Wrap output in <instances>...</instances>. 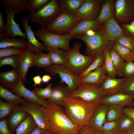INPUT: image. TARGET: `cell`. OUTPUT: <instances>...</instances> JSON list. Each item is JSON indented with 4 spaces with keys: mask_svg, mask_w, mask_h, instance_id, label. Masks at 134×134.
Instances as JSON below:
<instances>
[{
    "mask_svg": "<svg viewBox=\"0 0 134 134\" xmlns=\"http://www.w3.org/2000/svg\"><path fill=\"white\" fill-rule=\"evenodd\" d=\"M41 106L46 116L47 132L51 134H78L80 128L69 119L61 106L49 102L47 107Z\"/></svg>",
    "mask_w": 134,
    "mask_h": 134,
    "instance_id": "cell-1",
    "label": "cell"
},
{
    "mask_svg": "<svg viewBox=\"0 0 134 134\" xmlns=\"http://www.w3.org/2000/svg\"><path fill=\"white\" fill-rule=\"evenodd\" d=\"M100 104L68 97L65 99L62 106L67 117L80 128L89 125L93 115Z\"/></svg>",
    "mask_w": 134,
    "mask_h": 134,
    "instance_id": "cell-2",
    "label": "cell"
},
{
    "mask_svg": "<svg viewBox=\"0 0 134 134\" xmlns=\"http://www.w3.org/2000/svg\"><path fill=\"white\" fill-rule=\"evenodd\" d=\"M82 45L81 42L74 43L70 50L66 51L68 61L65 67L72 73L78 76L88 68L94 59V56L85 55L80 53Z\"/></svg>",
    "mask_w": 134,
    "mask_h": 134,
    "instance_id": "cell-3",
    "label": "cell"
},
{
    "mask_svg": "<svg viewBox=\"0 0 134 134\" xmlns=\"http://www.w3.org/2000/svg\"><path fill=\"white\" fill-rule=\"evenodd\" d=\"M34 32L35 35L43 43L47 51L58 48L68 52L71 49L69 43L73 35L69 33L63 35L55 34L48 31L45 27L42 26Z\"/></svg>",
    "mask_w": 134,
    "mask_h": 134,
    "instance_id": "cell-4",
    "label": "cell"
},
{
    "mask_svg": "<svg viewBox=\"0 0 134 134\" xmlns=\"http://www.w3.org/2000/svg\"><path fill=\"white\" fill-rule=\"evenodd\" d=\"M62 12L61 0H50L39 10L29 14L32 22L41 26H46L51 23Z\"/></svg>",
    "mask_w": 134,
    "mask_h": 134,
    "instance_id": "cell-5",
    "label": "cell"
},
{
    "mask_svg": "<svg viewBox=\"0 0 134 134\" xmlns=\"http://www.w3.org/2000/svg\"><path fill=\"white\" fill-rule=\"evenodd\" d=\"M72 38L81 40L85 43L86 48L85 53L86 55L93 56L100 51L110 50L113 48L115 42L104 39L99 32L92 36L85 34L73 35Z\"/></svg>",
    "mask_w": 134,
    "mask_h": 134,
    "instance_id": "cell-6",
    "label": "cell"
},
{
    "mask_svg": "<svg viewBox=\"0 0 134 134\" xmlns=\"http://www.w3.org/2000/svg\"><path fill=\"white\" fill-rule=\"evenodd\" d=\"M81 19L77 16L62 12L53 22L46 26L45 28L52 33L65 35L68 34Z\"/></svg>",
    "mask_w": 134,
    "mask_h": 134,
    "instance_id": "cell-7",
    "label": "cell"
},
{
    "mask_svg": "<svg viewBox=\"0 0 134 134\" xmlns=\"http://www.w3.org/2000/svg\"><path fill=\"white\" fill-rule=\"evenodd\" d=\"M104 97L100 86L81 83L76 90L70 92L68 97L77 98L85 101L100 104Z\"/></svg>",
    "mask_w": 134,
    "mask_h": 134,
    "instance_id": "cell-8",
    "label": "cell"
},
{
    "mask_svg": "<svg viewBox=\"0 0 134 134\" xmlns=\"http://www.w3.org/2000/svg\"><path fill=\"white\" fill-rule=\"evenodd\" d=\"M45 71L52 76L58 74L61 78V83H66L70 92L77 89L81 83L82 79L72 73L63 65H53L45 68Z\"/></svg>",
    "mask_w": 134,
    "mask_h": 134,
    "instance_id": "cell-9",
    "label": "cell"
},
{
    "mask_svg": "<svg viewBox=\"0 0 134 134\" xmlns=\"http://www.w3.org/2000/svg\"><path fill=\"white\" fill-rule=\"evenodd\" d=\"M3 9L6 14L7 22L4 27V32L0 33V38H11L18 36L26 38L25 33L22 31L19 24L14 21L17 10L13 8L6 6H4Z\"/></svg>",
    "mask_w": 134,
    "mask_h": 134,
    "instance_id": "cell-10",
    "label": "cell"
},
{
    "mask_svg": "<svg viewBox=\"0 0 134 134\" xmlns=\"http://www.w3.org/2000/svg\"><path fill=\"white\" fill-rule=\"evenodd\" d=\"M114 18L118 23L127 24L134 19V0H115Z\"/></svg>",
    "mask_w": 134,
    "mask_h": 134,
    "instance_id": "cell-11",
    "label": "cell"
},
{
    "mask_svg": "<svg viewBox=\"0 0 134 134\" xmlns=\"http://www.w3.org/2000/svg\"><path fill=\"white\" fill-rule=\"evenodd\" d=\"M105 1L85 0L78 11L77 16L81 19L96 20Z\"/></svg>",
    "mask_w": 134,
    "mask_h": 134,
    "instance_id": "cell-12",
    "label": "cell"
},
{
    "mask_svg": "<svg viewBox=\"0 0 134 134\" xmlns=\"http://www.w3.org/2000/svg\"><path fill=\"white\" fill-rule=\"evenodd\" d=\"M30 20L28 14H26L21 17L20 23L26 34L28 44V49L34 54H38L46 50V47L44 44L39 42L35 37L31 26L29 25Z\"/></svg>",
    "mask_w": 134,
    "mask_h": 134,
    "instance_id": "cell-13",
    "label": "cell"
},
{
    "mask_svg": "<svg viewBox=\"0 0 134 134\" xmlns=\"http://www.w3.org/2000/svg\"><path fill=\"white\" fill-rule=\"evenodd\" d=\"M99 32L105 40L116 42L124 34L118 23L113 18L100 24Z\"/></svg>",
    "mask_w": 134,
    "mask_h": 134,
    "instance_id": "cell-14",
    "label": "cell"
},
{
    "mask_svg": "<svg viewBox=\"0 0 134 134\" xmlns=\"http://www.w3.org/2000/svg\"><path fill=\"white\" fill-rule=\"evenodd\" d=\"M20 105L23 110L32 116L37 126L44 131L47 132V126L46 116L41 106L28 101Z\"/></svg>",
    "mask_w": 134,
    "mask_h": 134,
    "instance_id": "cell-15",
    "label": "cell"
},
{
    "mask_svg": "<svg viewBox=\"0 0 134 134\" xmlns=\"http://www.w3.org/2000/svg\"><path fill=\"white\" fill-rule=\"evenodd\" d=\"M126 78H116L107 75L100 86L104 97L108 96L121 92L123 83Z\"/></svg>",
    "mask_w": 134,
    "mask_h": 134,
    "instance_id": "cell-16",
    "label": "cell"
},
{
    "mask_svg": "<svg viewBox=\"0 0 134 134\" xmlns=\"http://www.w3.org/2000/svg\"><path fill=\"white\" fill-rule=\"evenodd\" d=\"M10 90L20 96L23 97L28 101L36 103L40 106L47 107L49 104V102L48 100H40L35 95L32 91L26 88L20 77L17 86Z\"/></svg>",
    "mask_w": 134,
    "mask_h": 134,
    "instance_id": "cell-17",
    "label": "cell"
},
{
    "mask_svg": "<svg viewBox=\"0 0 134 134\" xmlns=\"http://www.w3.org/2000/svg\"><path fill=\"white\" fill-rule=\"evenodd\" d=\"M134 94H127L120 92L111 96L104 97L100 104H121L126 107H134Z\"/></svg>",
    "mask_w": 134,
    "mask_h": 134,
    "instance_id": "cell-18",
    "label": "cell"
},
{
    "mask_svg": "<svg viewBox=\"0 0 134 134\" xmlns=\"http://www.w3.org/2000/svg\"><path fill=\"white\" fill-rule=\"evenodd\" d=\"M34 54V53L27 49L19 56V65L17 70L24 85L25 83L26 77L27 72L29 69L33 66Z\"/></svg>",
    "mask_w": 134,
    "mask_h": 134,
    "instance_id": "cell-19",
    "label": "cell"
},
{
    "mask_svg": "<svg viewBox=\"0 0 134 134\" xmlns=\"http://www.w3.org/2000/svg\"><path fill=\"white\" fill-rule=\"evenodd\" d=\"M108 106V104H100L94 113L89 125L94 131H100L106 122Z\"/></svg>",
    "mask_w": 134,
    "mask_h": 134,
    "instance_id": "cell-20",
    "label": "cell"
},
{
    "mask_svg": "<svg viewBox=\"0 0 134 134\" xmlns=\"http://www.w3.org/2000/svg\"><path fill=\"white\" fill-rule=\"evenodd\" d=\"M70 92L67 86L63 85H56L52 89L49 102L62 106L65 99L68 97Z\"/></svg>",
    "mask_w": 134,
    "mask_h": 134,
    "instance_id": "cell-21",
    "label": "cell"
},
{
    "mask_svg": "<svg viewBox=\"0 0 134 134\" xmlns=\"http://www.w3.org/2000/svg\"><path fill=\"white\" fill-rule=\"evenodd\" d=\"M19 77L17 69L1 72L0 73V86L10 90L17 86Z\"/></svg>",
    "mask_w": 134,
    "mask_h": 134,
    "instance_id": "cell-22",
    "label": "cell"
},
{
    "mask_svg": "<svg viewBox=\"0 0 134 134\" xmlns=\"http://www.w3.org/2000/svg\"><path fill=\"white\" fill-rule=\"evenodd\" d=\"M28 113L23 110L21 105H17L7 119L10 130L12 132L27 117Z\"/></svg>",
    "mask_w": 134,
    "mask_h": 134,
    "instance_id": "cell-23",
    "label": "cell"
},
{
    "mask_svg": "<svg viewBox=\"0 0 134 134\" xmlns=\"http://www.w3.org/2000/svg\"><path fill=\"white\" fill-rule=\"evenodd\" d=\"M100 24L97 20L82 19L69 33L72 35L83 34L88 30L92 29L99 31Z\"/></svg>",
    "mask_w": 134,
    "mask_h": 134,
    "instance_id": "cell-24",
    "label": "cell"
},
{
    "mask_svg": "<svg viewBox=\"0 0 134 134\" xmlns=\"http://www.w3.org/2000/svg\"><path fill=\"white\" fill-rule=\"evenodd\" d=\"M115 0H105L97 20L100 24L114 18Z\"/></svg>",
    "mask_w": 134,
    "mask_h": 134,
    "instance_id": "cell-25",
    "label": "cell"
},
{
    "mask_svg": "<svg viewBox=\"0 0 134 134\" xmlns=\"http://www.w3.org/2000/svg\"><path fill=\"white\" fill-rule=\"evenodd\" d=\"M101 66L90 72L84 78L81 83L89 84L100 86L107 75Z\"/></svg>",
    "mask_w": 134,
    "mask_h": 134,
    "instance_id": "cell-26",
    "label": "cell"
},
{
    "mask_svg": "<svg viewBox=\"0 0 134 134\" xmlns=\"http://www.w3.org/2000/svg\"><path fill=\"white\" fill-rule=\"evenodd\" d=\"M13 47L23 49H28V44L26 38H0V49Z\"/></svg>",
    "mask_w": 134,
    "mask_h": 134,
    "instance_id": "cell-27",
    "label": "cell"
},
{
    "mask_svg": "<svg viewBox=\"0 0 134 134\" xmlns=\"http://www.w3.org/2000/svg\"><path fill=\"white\" fill-rule=\"evenodd\" d=\"M85 0H61L62 11L77 16V12Z\"/></svg>",
    "mask_w": 134,
    "mask_h": 134,
    "instance_id": "cell-28",
    "label": "cell"
},
{
    "mask_svg": "<svg viewBox=\"0 0 134 134\" xmlns=\"http://www.w3.org/2000/svg\"><path fill=\"white\" fill-rule=\"evenodd\" d=\"M0 97L7 103H12L16 105L23 104L26 100L0 86Z\"/></svg>",
    "mask_w": 134,
    "mask_h": 134,
    "instance_id": "cell-29",
    "label": "cell"
},
{
    "mask_svg": "<svg viewBox=\"0 0 134 134\" xmlns=\"http://www.w3.org/2000/svg\"><path fill=\"white\" fill-rule=\"evenodd\" d=\"M125 107L124 105L121 104H108L106 122L119 120L123 114V109Z\"/></svg>",
    "mask_w": 134,
    "mask_h": 134,
    "instance_id": "cell-30",
    "label": "cell"
},
{
    "mask_svg": "<svg viewBox=\"0 0 134 134\" xmlns=\"http://www.w3.org/2000/svg\"><path fill=\"white\" fill-rule=\"evenodd\" d=\"M48 54L53 65H60L65 66L68 59L66 52L64 50L55 48L49 52Z\"/></svg>",
    "mask_w": 134,
    "mask_h": 134,
    "instance_id": "cell-31",
    "label": "cell"
},
{
    "mask_svg": "<svg viewBox=\"0 0 134 134\" xmlns=\"http://www.w3.org/2000/svg\"><path fill=\"white\" fill-rule=\"evenodd\" d=\"M36 126L32 116L28 113L26 118L16 129L15 134H30Z\"/></svg>",
    "mask_w": 134,
    "mask_h": 134,
    "instance_id": "cell-32",
    "label": "cell"
},
{
    "mask_svg": "<svg viewBox=\"0 0 134 134\" xmlns=\"http://www.w3.org/2000/svg\"><path fill=\"white\" fill-rule=\"evenodd\" d=\"M94 60L88 68L79 76L82 79L90 72L95 70L100 67L102 66L104 60V52L100 51L96 53L93 56Z\"/></svg>",
    "mask_w": 134,
    "mask_h": 134,
    "instance_id": "cell-33",
    "label": "cell"
},
{
    "mask_svg": "<svg viewBox=\"0 0 134 134\" xmlns=\"http://www.w3.org/2000/svg\"><path fill=\"white\" fill-rule=\"evenodd\" d=\"M53 65L48 53L41 52L34 54L33 66H36L38 68H46Z\"/></svg>",
    "mask_w": 134,
    "mask_h": 134,
    "instance_id": "cell-34",
    "label": "cell"
},
{
    "mask_svg": "<svg viewBox=\"0 0 134 134\" xmlns=\"http://www.w3.org/2000/svg\"><path fill=\"white\" fill-rule=\"evenodd\" d=\"M113 49L125 62L134 61V54L133 52L127 47L120 44L117 42H115Z\"/></svg>",
    "mask_w": 134,
    "mask_h": 134,
    "instance_id": "cell-35",
    "label": "cell"
},
{
    "mask_svg": "<svg viewBox=\"0 0 134 134\" xmlns=\"http://www.w3.org/2000/svg\"><path fill=\"white\" fill-rule=\"evenodd\" d=\"M104 60L102 67L108 75L115 78L118 75L112 61L109 50L104 51Z\"/></svg>",
    "mask_w": 134,
    "mask_h": 134,
    "instance_id": "cell-36",
    "label": "cell"
},
{
    "mask_svg": "<svg viewBox=\"0 0 134 134\" xmlns=\"http://www.w3.org/2000/svg\"><path fill=\"white\" fill-rule=\"evenodd\" d=\"M111 57L114 67L119 76H123V70L125 62L113 48L109 50Z\"/></svg>",
    "mask_w": 134,
    "mask_h": 134,
    "instance_id": "cell-37",
    "label": "cell"
},
{
    "mask_svg": "<svg viewBox=\"0 0 134 134\" xmlns=\"http://www.w3.org/2000/svg\"><path fill=\"white\" fill-rule=\"evenodd\" d=\"M134 129V120L124 114L119 119V124L117 131L126 133Z\"/></svg>",
    "mask_w": 134,
    "mask_h": 134,
    "instance_id": "cell-38",
    "label": "cell"
},
{
    "mask_svg": "<svg viewBox=\"0 0 134 134\" xmlns=\"http://www.w3.org/2000/svg\"><path fill=\"white\" fill-rule=\"evenodd\" d=\"M28 0H1L0 2L4 6L11 7L17 11V13L23 12L26 9Z\"/></svg>",
    "mask_w": 134,
    "mask_h": 134,
    "instance_id": "cell-39",
    "label": "cell"
},
{
    "mask_svg": "<svg viewBox=\"0 0 134 134\" xmlns=\"http://www.w3.org/2000/svg\"><path fill=\"white\" fill-rule=\"evenodd\" d=\"M20 63V56L13 55L0 58V68L5 65L10 66L13 69H17Z\"/></svg>",
    "mask_w": 134,
    "mask_h": 134,
    "instance_id": "cell-40",
    "label": "cell"
},
{
    "mask_svg": "<svg viewBox=\"0 0 134 134\" xmlns=\"http://www.w3.org/2000/svg\"><path fill=\"white\" fill-rule=\"evenodd\" d=\"M52 84L50 83L45 88H35L32 91V92L39 99L45 101L49 99L51 96L52 89Z\"/></svg>",
    "mask_w": 134,
    "mask_h": 134,
    "instance_id": "cell-41",
    "label": "cell"
},
{
    "mask_svg": "<svg viewBox=\"0 0 134 134\" xmlns=\"http://www.w3.org/2000/svg\"><path fill=\"white\" fill-rule=\"evenodd\" d=\"M17 105L3 101L0 99V120L5 119L8 116Z\"/></svg>",
    "mask_w": 134,
    "mask_h": 134,
    "instance_id": "cell-42",
    "label": "cell"
},
{
    "mask_svg": "<svg viewBox=\"0 0 134 134\" xmlns=\"http://www.w3.org/2000/svg\"><path fill=\"white\" fill-rule=\"evenodd\" d=\"M50 0H28L26 9L30 12H36L47 4Z\"/></svg>",
    "mask_w": 134,
    "mask_h": 134,
    "instance_id": "cell-43",
    "label": "cell"
},
{
    "mask_svg": "<svg viewBox=\"0 0 134 134\" xmlns=\"http://www.w3.org/2000/svg\"><path fill=\"white\" fill-rule=\"evenodd\" d=\"M119 124V120L109 122H105L100 131L105 134L112 133L117 131Z\"/></svg>",
    "mask_w": 134,
    "mask_h": 134,
    "instance_id": "cell-44",
    "label": "cell"
},
{
    "mask_svg": "<svg viewBox=\"0 0 134 134\" xmlns=\"http://www.w3.org/2000/svg\"><path fill=\"white\" fill-rule=\"evenodd\" d=\"M121 92L127 94H134V74L126 78L123 83Z\"/></svg>",
    "mask_w": 134,
    "mask_h": 134,
    "instance_id": "cell-45",
    "label": "cell"
},
{
    "mask_svg": "<svg viewBox=\"0 0 134 134\" xmlns=\"http://www.w3.org/2000/svg\"><path fill=\"white\" fill-rule=\"evenodd\" d=\"M116 42L127 47L133 52L134 51V38L124 34Z\"/></svg>",
    "mask_w": 134,
    "mask_h": 134,
    "instance_id": "cell-46",
    "label": "cell"
},
{
    "mask_svg": "<svg viewBox=\"0 0 134 134\" xmlns=\"http://www.w3.org/2000/svg\"><path fill=\"white\" fill-rule=\"evenodd\" d=\"M25 50L13 47L0 49V58L13 55L20 56Z\"/></svg>",
    "mask_w": 134,
    "mask_h": 134,
    "instance_id": "cell-47",
    "label": "cell"
},
{
    "mask_svg": "<svg viewBox=\"0 0 134 134\" xmlns=\"http://www.w3.org/2000/svg\"><path fill=\"white\" fill-rule=\"evenodd\" d=\"M119 25L124 34L134 38V19L129 23H120Z\"/></svg>",
    "mask_w": 134,
    "mask_h": 134,
    "instance_id": "cell-48",
    "label": "cell"
},
{
    "mask_svg": "<svg viewBox=\"0 0 134 134\" xmlns=\"http://www.w3.org/2000/svg\"><path fill=\"white\" fill-rule=\"evenodd\" d=\"M134 74V63L133 61L125 62L123 70V76L128 78Z\"/></svg>",
    "mask_w": 134,
    "mask_h": 134,
    "instance_id": "cell-49",
    "label": "cell"
},
{
    "mask_svg": "<svg viewBox=\"0 0 134 134\" xmlns=\"http://www.w3.org/2000/svg\"><path fill=\"white\" fill-rule=\"evenodd\" d=\"M7 119H4L0 121V134H11L12 132L8 127Z\"/></svg>",
    "mask_w": 134,
    "mask_h": 134,
    "instance_id": "cell-50",
    "label": "cell"
},
{
    "mask_svg": "<svg viewBox=\"0 0 134 134\" xmlns=\"http://www.w3.org/2000/svg\"><path fill=\"white\" fill-rule=\"evenodd\" d=\"M78 134H95V131L89 125H86L80 128Z\"/></svg>",
    "mask_w": 134,
    "mask_h": 134,
    "instance_id": "cell-51",
    "label": "cell"
},
{
    "mask_svg": "<svg viewBox=\"0 0 134 134\" xmlns=\"http://www.w3.org/2000/svg\"><path fill=\"white\" fill-rule=\"evenodd\" d=\"M124 114L129 116L134 120V107L125 106L123 109Z\"/></svg>",
    "mask_w": 134,
    "mask_h": 134,
    "instance_id": "cell-52",
    "label": "cell"
},
{
    "mask_svg": "<svg viewBox=\"0 0 134 134\" xmlns=\"http://www.w3.org/2000/svg\"><path fill=\"white\" fill-rule=\"evenodd\" d=\"M3 14L1 9H0V33H3L5 26L3 18Z\"/></svg>",
    "mask_w": 134,
    "mask_h": 134,
    "instance_id": "cell-53",
    "label": "cell"
},
{
    "mask_svg": "<svg viewBox=\"0 0 134 134\" xmlns=\"http://www.w3.org/2000/svg\"><path fill=\"white\" fill-rule=\"evenodd\" d=\"M32 79L34 82V84L33 85V86H34L37 85L40 86L41 85L42 82V78L38 74L34 76Z\"/></svg>",
    "mask_w": 134,
    "mask_h": 134,
    "instance_id": "cell-54",
    "label": "cell"
},
{
    "mask_svg": "<svg viewBox=\"0 0 134 134\" xmlns=\"http://www.w3.org/2000/svg\"><path fill=\"white\" fill-rule=\"evenodd\" d=\"M45 132L37 125L30 134H44Z\"/></svg>",
    "mask_w": 134,
    "mask_h": 134,
    "instance_id": "cell-55",
    "label": "cell"
},
{
    "mask_svg": "<svg viewBox=\"0 0 134 134\" xmlns=\"http://www.w3.org/2000/svg\"><path fill=\"white\" fill-rule=\"evenodd\" d=\"M52 78V77L49 75L46 74L42 76V82L44 83L48 82Z\"/></svg>",
    "mask_w": 134,
    "mask_h": 134,
    "instance_id": "cell-56",
    "label": "cell"
},
{
    "mask_svg": "<svg viewBox=\"0 0 134 134\" xmlns=\"http://www.w3.org/2000/svg\"><path fill=\"white\" fill-rule=\"evenodd\" d=\"M99 31H97L92 29H90L86 31L84 34L88 36H92L96 34Z\"/></svg>",
    "mask_w": 134,
    "mask_h": 134,
    "instance_id": "cell-57",
    "label": "cell"
},
{
    "mask_svg": "<svg viewBox=\"0 0 134 134\" xmlns=\"http://www.w3.org/2000/svg\"><path fill=\"white\" fill-rule=\"evenodd\" d=\"M95 134H104L100 131H95ZM125 133L117 131L112 133L108 134H125Z\"/></svg>",
    "mask_w": 134,
    "mask_h": 134,
    "instance_id": "cell-58",
    "label": "cell"
},
{
    "mask_svg": "<svg viewBox=\"0 0 134 134\" xmlns=\"http://www.w3.org/2000/svg\"><path fill=\"white\" fill-rule=\"evenodd\" d=\"M125 134H134V129L126 133Z\"/></svg>",
    "mask_w": 134,
    "mask_h": 134,
    "instance_id": "cell-59",
    "label": "cell"
},
{
    "mask_svg": "<svg viewBox=\"0 0 134 134\" xmlns=\"http://www.w3.org/2000/svg\"><path fill=\"white\" fill-rule=\"evenodd\" d=\"M46 133L47 134H51L50 133H49V132H46Z\"/></svg>",
    "mask_w": 134,
    "mask_h": 134,
    "instance_id": "cell-60",
    "label": "cell"
},
{
    "mask_svg": "<svg viewBox=\"0 0 134 134\" xmlns=\"http://www.w3.org/2000/svg\"><path fill=\"white\" fill-rule=\"evenodd\" d=\"M44 134H47L46 133V132H45V133Z\"/></svg>",
    "mask_w": 134,
    "mask_h": 134,
    "instance_id": "cell-61",
    "label": "cell"
},
{
    "mask_svg": "<svg viewBox=\"0 0 134 134\" xmlns=\"http://www.w3.org/2000/svg\"><path fill=\"white\" fill-rule=\"evenodd\" d=\"M133 52L134 54V52Z\"/></svg>",
    "mask_w": 134,
    "mask_h": 134,
    "instance_id": "cell-62",
    "label": "cell"
},
{
    "mask_svg": "<svg viewBox=\"0 0 134 134\" xmlns=\"http://www.w3.org/2000/svg\"></svg>",
    "mask_w": 134,
    "mask_h": 134,
    "instance_id": "cell-63",
    "label": "cell"
}]
</instances>
